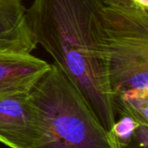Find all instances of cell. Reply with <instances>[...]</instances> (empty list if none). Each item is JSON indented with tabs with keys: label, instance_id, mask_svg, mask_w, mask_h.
<instances>
[{
	"label": "cell",
	"instance_id": "cell-1",
	"mask_svg": "<svg viewBox=\"0 0 148 148\" xmlns=\"http://www.w3.org/2000/svg\"><path fill=\"white\" fill-rule=\"evenodd\" d=\"M101 0H33V38L54 59L109 132L117 120L108 69Z\"/></svg>",
	"mask_w": 148,
	"mask_h": 148
},
{
	"label": "cell",
	"instance_id": "cell-2",
	"mask_svg": "<svg viewBox=\"0 0 148 148\" xmlns=\"http://www.w3.org/2000/svg\"><path fill=\"white\" fill-rule=\"evenodd\" d=\"M38 120L31 148H115L82 94L55 64L29 90Z\"/></svg>",
	"mask_w": 148,
	"mask_h": 148
},
{
	"label": "cell",
	"instance_id": "cell-3",
	"mask_svg": "<svg viewBox=\"0 0 148 148\" xmlns=\"http://www.w3.org/2000/svg\"><path fill=\"white\" fill-rule=\"evenodd\" d=\"M102 17L114 95L127 89L148 90V23L105 6Z\"/></svg>",
	"mask_w": 148,
	"mask_h": 148
},
{
	"label": "cell",
	"instance_id": "cell-4",
	"mask_svg": "<svg viewBox=\"0 0 148 148\" xmlns=\"http://www.w3.org/2000/svg\"><path fill=\"white\" fill-rule=\"evenodd\" d=\"M38 120L29 90L0 93V142L10 148H31L38 137Z\"/></svg>",
	"mask_w": 148,
	"mask_h": 148
},
{
	"label": "cell",
	"instance_id": "cell-5",
	"mask_svg": "<svg viewBox=\"0 0 148 148\" xmlns=\"http://www.w3.org/2000/svg\"><path fill=\"white\" fill-rule=\"evenodd\" d=\"M36 47L23 0H0V52L31 53Z\"/></svg>",
	"mask_w": 148,
	"mask_h": 148
},
{
	"label": "cell",
	"instance_id": "cell-6",
	"mask_svg": "<svg viewBox=\"0 0 148 148\" xmlns=\"http://www.w3.org/2000/svg\"><path fill=\"white\" fill-rule=\"evenodd\" d=\"M49 65L31 53L0 52V93L30 90Z\"/></svg>",
	"mask_w": 148,
	"mask_h": 148
},
{
	"label": "cell",
	"instance_id": "cell-7",
	"mask_svg": "<svg viewBox=\"0 0 148 148\" xmlns=\"http://www.w3.org/2000/svg\"><path fill=\"white\" fill-rule=\"evenodd\" d=\"M109 131L115 148H148V123L128 114H119Z\"/></svg>",
	"mask_w": 148,
	"mask_h": 148
},
{
	"label": "cell",
	"instance_id": "cell-8",
	"mask_svg": "<svg viewBox=\"0 0 148 148\" xmlns=\"http://www.w3.org/2000/svg\"><path fill=\"white\" fill-rule=\"evenodd\" d=\"M116 114H128L148 123V90L127 89L114 94Z\"/></svg>",
	"mask_w": 148,
	"mask_h": 148
},
{
	"label": "cell",
	"instance_id": "cell-9",
	"mask_svg": "<svg viewBox=\"0 0 148 148\" xmlns=\"http://www.w3.org/2000/svg\"><path fill=\"white\" fill-rule=\"evenodd\" d=\"M103 5L118 13L148 23V0H101Z\"/></svg>",
	"mask_w": 148,
	"mask_h": 148
}]
</instances>
